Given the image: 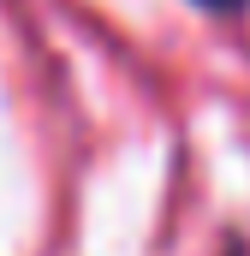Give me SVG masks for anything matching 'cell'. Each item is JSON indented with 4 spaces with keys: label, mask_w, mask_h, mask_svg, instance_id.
<instances>
[{
    "label": "cell",
    "mask_w": 250,
    "mask_h": 256,
    "mask_svg": "<svg viewBox=\"0 0 250 256\" xmlns=\"http://www.w3.org/2000/svg\"><path fill=\"white\" fill-rule=\"evenodd\" d=\"M202 6H244V0H202Z\"/></svg>",
    "instance_id": "cell-1"
}]
</instances>
